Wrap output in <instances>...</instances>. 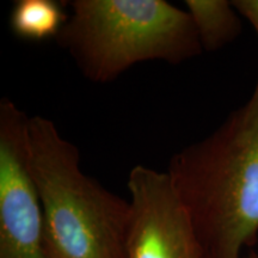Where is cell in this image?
<instances>
[{"label": "cell", "mask_w": 258, "mask_h": 258, "mask_svg": "<svg viewBox=\"0 0 258 258\" xmlns=\"http://www.w3.org/2000/svg\"><path fill=\"white\" fill-rule=\"evenodd\" d=\"M173 189L201 258H241L258 235V78L249 101L171 158Z\"/></svg>", "instance_id": "obj_1"}, {"label": "cell", "mask_w": 258, "mask_h": 258, "mask_svg": "<svg viewBox=\"0 0 258 258\" xmlns=\"http://www.w3.org/2000/svg\"><path fill=\"white\" fill-rule=\"evenodd\" d=\"M28 143L47 257L125 258L131 201L83 172L78 148L61 137L53 121L29 117Z\"/></svg>", "instance_id": "obj_2"}, {"label": "cell", "mask_w": 258, "mask_h": 258, "mask_svg": "<svg viewBox=\"0 0 258 258\" xmlns=\"http://www.w3.org/2000/svg\"><path fill=\"white\" fill-rule=\"evenodd\" d=\"M56 41L93 83L115 80L134 64H178L202 53L188 11L164 0H73Z\"/></svg>", "instance_id": "obj_3"}, {"label": "cell", "mask_w": 258, "mask_h": 258, "mask_svg": "<svg viewBox=\"0 0 258 258\" xmlns=\"http://www.w3.org/2000/svg\"><path fill=\"white\" fill-rule=\"evenodd\" d=\"M29 117L14 102H0V258H48L43 212L32 175Z\"/></svg>", "instance_id": "obj_4"}, {"label": "cell", "mask_w": 258, "mask_h": 258, "mask_svg": "<svg viewBox=\"0 0 258 258\" xmlns=\"http://www.w3.org/2000/svg\"><path fill=\"white\" fill-rule=\"evenodd\" d=\"M132 221L125 258H201L188 212L167 172L144 165L128 177Z\"/></svg>", "instance_id": "obj_5"}, {"label": "cell", "mask_w": 258, "mask_h": 258, "mask_svg": "<svg viewBox=\"0 0 258 258\" xmlns=\"http://www.w3.org/2000/svg\"><path fill=\"white\" fill-rule=\"evenodd\" d=\"M202 50L215 51L233 42L241 32L239 14L232 2L186 0Z\"/></svg>", "instance_id": "obj_6"}, {"label": "cell", "mask_w": 258, "mask_h": 258, "mask_svg": "<svg viewBox=\"0 0 258 258\" xmlns=\"http://www.w3.org/2000/svg\"><path fill=\"white\" fill-rule=\"evenodd\" d=\"M69 16L55 0H18L14 4L10 25L16 36L42 41L57 36Z\"/></svg>", "instance_id": "obj_7"}, {"label": "cell", "mask_w": 258, "mask_h": 258, "mask_svg": "<svg viewBox=\"0 0 258 258\" xmlns=\"http://www.w3.org/2000/svg\"><path fill=\"white\" fill-rule=\"evenodd\" d=\"M232 4L238 14L250 22L258 35V0H234Z\"/></svg>", "instance_id": "obj_8"}, {"label": "cell", "mask_w": 258, "mask_h": 258, "mask_svg": "<svg viewBox=\"0 0 258 258\" xmlns=\"http://www.w3.org/2000/svg\"><path fill=\"white\" fill-rule=\"evenodd\" d=\"M247 258H258V252H251Z\"/></svg>", "instance_id": "obj_9"}]
</instances>
